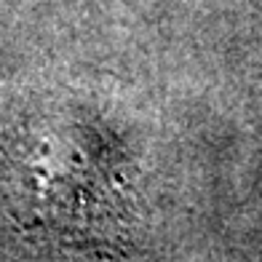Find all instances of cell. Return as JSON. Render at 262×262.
Here are the masks:
<instances>
[]
</instances>
